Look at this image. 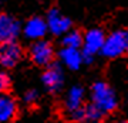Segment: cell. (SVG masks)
Wrapping results in <instances>:
<instances>
[{
  "instance_id": "cell-5",
  "label": "cell",
  "mask_w": 128,
  "mask_h": 123,
  "mask_svg": "<svg viewBox=\"0 0 128 123\" xmlns=\"http://www.w3.org/2000/svg\"><path fill=\"white\" fill-rule=\"evenodd\" d=\"M44 20L47 24V31L51 33L53 36H64L67 31L71 30V26H73L70 17L64 16L57 7L48 10Z\"/></svg>"
},
{
  "instance_id": "cell-16",
  "label": "cell",
  "mask_w": 128,
  "mask_h": 123,
  "mask_svg": "<svg viewBox=\"0 0 128 123\" xmlns=\"http://www.w3.org/2000/svg\"><path fill=\"white\" fill-rule=\"evenodd\" d=\"M114 123H128V119H122V120H117Z\"/></svg>"
},
{
  "instance_id": "cell-1",
  "label": "cell",
  "mask_w": 128,
  "mask_h": 123,
  "mask_svg": "<svg viewBox=\"0 0 128 123\" xmlns=\"http://www.w3.org/2000/svg\"><path fill=\"white\" fill-rule=\"evenodd\" d=\"M91 105L102 116L110 115L118 108L117 93L107 82L98 81L91 86Z\"/></svg>"
},
{
  "instance_id": "cell-9",
  "label": "cell",
  "mask_w": 128,
  "mask_h": 123,
  "mask_svg": "<svg viewBox=\"0 0 128 123\" xmlns=\"http://www.w3.org/2000/svg\"><path fill=\"white\" fill-rule=\"evenodd\" d=\"M41 81L46 89L51 93H57V92L63 88L64 83V74L63 69L58 64H50L46 68V71L41 75Z\"/></svg>"
},
{
  "instance_id": "cell-10",
  "label": "cell",
  "mask_w": 128,
  "mask_h": 123,
  "mask_svg": "<svg viewBox=\"0 0 128 123\" xmlns=\"http://www.w3.org/2000/svg\"><path fill=\"white\" fill-rule=\"evenodd\" d=\"M58 57H60V61H61L68 69H71V71L80 69L81 65L84 64L81 50L66 48V47H63V48L60 50V52H58Z\"/></svg>"
},
{
  "instance_id": "cell-18",
  "label": "cell",
  "mask_w": 128,
  "mask_h": 123,
  "mask_svg": "<svg viewBox=\"0 0 128 123\" xmlns=\"http://www.w3.org/2000/svg\"><path fill=\"white\" fill-rule=\"evenodd\" d=\"M87 123H100V122H87Z\"/></svg>"
},
{
  "instance_id": "cell-8",
  "label": "cell",
  "mask_w": 128,
  "mask_h": 123,
  "mask_svg": "<svg viewBox=\"0 0 128 123\" xmlns=\"http://www.w3.org/2000/svg\"><path fill=\"white\" fill-rule=\"evenodd\" d=\"M22 33V26L18 20L6 13H0V44L16 41L17 36Z\"/></svg>"
},
{
  "instance_id": "cell-4",
  "label": "cell",
  "mask_w": 128,
  "mask_h": 123,
  "mask_svg": "<svg viewBox=\"0 0 128 123\" xmlns=\"http://www.w3.org/2000/svg\"><path fill=\"white\" fill-rule=\"evenodd\" d=\"M28 55L36 65L48 67L50 64H53V59H54V48L51 42H48L47 40H38L32 44L28 50Z\"/></svg>"
},
{
  "instance_id": "cell-17",
  "label": "cell",
  "mask_w": 128,
  "mask_h": 123,
  "mask_svg": "<svg viewBox=\"0 0 128 123\" xmlns=\"http://www.w3.org/2000/svg\"><path fill=\"white\" fill-rule=\"evenodd\" d=\"M125 41H127V52H128V31L125 33Z\"/></svg>"
},
{
  "instance_id": "cell-3",
  "label": "cell",
  "mask_w": 128,
  "mask_h": 123,
  "mask_svg": "<svg viewBox=\"0 0 128 123\" xmlns=\"http://www.w3.org/2000/svg\"><path fill=\"white\" fill-rule=\"evenodd\" d=\"M127 52L125 31H112L105 36L104 44L101 47L100 54L105 58H118Z\"/></svg>"
},
{
  "instance_id": "cell-19",
  "label": "cell",
  "mask_w": 128,
  "mask_h": 123,
  "mask_svg": "<svg viewBox=\"0 0 128 123\" xmlns=\"http://www.w3.org/2000/svg\"><path fill=\"white\" fill-rule=\"evenodd\" d=\"M40 1H48V0H40Z\"/></svg>"
},
{
  "instance_id": "cell-12",
  "label": "cell",
  "mask_w": 128,
  "mask_h": 123,
  "mask_svg": "<svg viewBox=\"0 0 128 123\" xmlns=\"http://www.w3.org/2000/svg\"><path fill=\"white\" fill-rule=\"evenodd\" d=\"M17 115V103L7 93L0 95V123L12 122Z\"/></svg>"
},
{
  "instance_id": "cell-6",
  "label": "cell",
  "mask_w": 128,
  "mask_h": 123,
  "mask_svg": "<svg viewBox=\"0 0 128 123\" xmlns=\"http://www.w3.org/2000/svg\"><path fill=\"white\" fill-rule=\"evenodd\" d=\"M23 48L16 41L0 44V65L3 68H14L23 58Z\"/></svg>"
},
{
  "instance_id": "cell-13",
  "label": "cell",
  "mask_w": 128,
  "mask_h": 123,
  "mask_svg": "<svg viewBox=\"0 0 128 123\" xmlns=\"http://www.w3.org/2000/svg\"><path fill=\"white\" fill-rule=\"evenodd\" d=\"M61 44L66 48H76V50H80L82 44V34L78 30H70L63 36V40H61Z\"/></svg>"
},
{
  "instance_id": "cell-2",
  "label": "cell",
  "mask_w": 128,
  "mask_h": 123,
  "mask_svg": "<svg viewBox=\"0 0 128 123\" xmlns=\"http://www.w3.org/2000/svg\"><path fill=\"white\" fill-rule=\"evenodd\" d=\"M105 34L101 28H91L82 36V44H81V54L84 62H92V59L98 52L101 51V47L104 44Z\"/></svg>"
},
{
  "instance_id": "cell-7",
  "label": "cell",
  "mask_w": 128,
  "mask_h": 123,
  "mask_svg": "<svg viewBox=\"0 0 128 123\" xmlns=\"http://www.w3.org/2000/svg\"><path fill=\"white\" fill-rule=\"evenodd\" d=\"M22 33L27 40L33 41V42L38 40H44L46 34L48 33L46 20L40 16H33L28 20H26V23L22 26Z\"/></svg>"
},
{
  "instance_id": "cell-15",
  "label": "cell",
  "mask_w": 128,
  "mask_h": 123,
  "mask_svg": "<svg viewBox=\"0 0 128 123\" xmlns=\"http://www.w3.org/2000/svg\"><path fill=\"white\" fill-rule=\"evenodd\" d=\"M23 100H24V103H27V105L36 103L37 100H38V92L36 89H28V91H26V93L23 96Z\"/></svg>"
},
{
  "instance_id": "cell-11",
  "label": "cell",
  "mask_w": 128,
  "mask_h": 123,
  "mask_svg": "<svg viewBox=\"0 0 128 123\" xmlns=\"http://www.w3.org/2000/svg\"><path fill=\"white\" fill-rule=\"evenodd\" d=\"M84 98H86V92H84L82 86L74 85L73 88H70V91L67 92V96H66V110L68 112V115L86 105Z\"/></svg>"
},
{
  "instance_id": "cell-14",
  "label": "cell",
  "mask_w": 128,
  "mask_h": 123,
  "mask_svg": "<svg viewBox=\"0 0 128 123\" xmlns=\"http://www.w3.org/2000/svg\"><path fill=\"white\" fill-rule=\"evenodd\" d=\"M10 88V77L7 75V72L0 71V95L6 93Z\"/></svg>"
}]
</instances>
